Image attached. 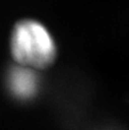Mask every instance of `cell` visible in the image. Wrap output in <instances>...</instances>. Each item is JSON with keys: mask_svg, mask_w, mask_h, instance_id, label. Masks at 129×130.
<instances>
[{"mask_svg": "<svg viewBox=\"0 0 129 130\" xmlns=\"http://www.w3.org/2000/svg\"><path fill=\"white\" fill-rule=\"evenodd\" d=\"M10 54L15 64L41 71L55 62L57 46L42 23L27 18L17 22L11 31Z\"/></svg>", "mask_w": 129, "mask_h": 130, "instance_id": "cell-1", "label": "cell"}, {"mask_svg": "<svg viewBox=\"0 0 129 130\" xmlns=\"http://www.w3.org/2000/svg\"><path fill=\"white\" fill-rule=\"evenodd\" d=\"M39 71L31 67L14 64L6 75L8 91L17 101L27 102L33 99L40 89Z\"/></svg>", "mask_w": 129, "mask_h": 130, "instance_id": "cell-2", "label": "cell"}]
</instances>
